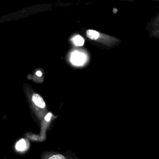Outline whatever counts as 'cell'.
<instances>
[{"label": "cell", "mask_w": 159, "mask_h": 159, "mask_svg": "<svg viewBox=\"0 0 159 159\" xmlns=\"http://www.w3.org/2000/svg\"><path fill=\"white\" fill-rule=\"evenodd\" d=\"M86 35L89 39L108 50L117 47L122 43V40L117 37L93 29L86 30Z\"/></svg>", "instance_id": "1"}, {"label": "cell", "mask_w": 159, "mask_h": 159, "mask_svg": "<svg viewBox=\"0 0 159 159\" xmlns=\"http://www.w3.org/2000/svg\"><path fill=\"white\" fill-rule=\"evenodd\" d=\"M39 159H80L74 152L71 151L59 152L55 150L43 151Z\"/></svg>", "instance_id": "2"}, {"label": "cell", "mask_w": 159, "mask_h": 159, "mask_svg": "<svg viewBox=\"0 0 159 159\" xmlns=\"http://www.w3.org/2000/svg\"><path fill=\"white\" fill-rule=\"evenodd\" d=\"M145 28L150 37L159 39V11L146 24Z\"/></svg>", "instance_id": "3"}, {"label": "cell", "mask_w": 159, "mask_h": 159, "mask_svg": "<svg viewBox=\"0 0 159 159\" xmlns=\"http://www.w3.org/2000/svg\"><path fill=\"white\" fill-rule=\"evenodd\" d=\"M71 61L75 65H81L86 61L85 55L79 52H75L72 53L71 57Z\"/></svg>", "instance_id": "4"}, {"label": "cell", "mask_w": 159, "mask_h": 159, "mask_svg": "<svg viewBox=\"0 0 159 159\" xmlns=\"http://www.w3.org/2000/svg\"><path fill=\"white\" fill-rule=\"evenodd\" d=\"M32 101L37 107L40 109H44L45 107V102L39 94L34 93L32 96Z\"/></svg>", "instance_id": "5"}, {"label": "cell", "mask_w": 159, "mask_h": 159, "mask_svg": "<svg viewBox=\"0 0 159 159\" xmlns=\"http://www.w3.org/2000/svg\"><path fill=\"white\" fill-rule=\"evenodd\" d=\"M27 147V143L24 139H20L17 142L16 145V148L19 152L24 151L25 150H26Z\"/></svg>", "instance_id": "6"}, {"label": "cell", "mask_w": 159, "mask_h": 159, "mask_svg": "<svg viewBox=\"0 0 159 159\" xmlns=\"http://www.w3.org/2000/svg\"><path fill=\"white\" fill-rule=\"evenodd\" d=\"M73 41L76 45L82 46L84 44V39L80 35H76L73 39Z\"/></svg>", "instance_id": "7"}, {"label": "cell", "mask_w": 159, "mask_h": 159, "mask_svg": "<svg viewBox=\"0 0 159 159\" xmlns=\"http://www.w3.org/2000/svg\"><path fill=\"white\" fill-rule=\"evenodd\" d=\"M51 116H52V114H51V113H48V114H47V115L45 116V121H47V122L50 121V118H51Z\"/></svg>", "instance_id": "8"}, {"label": "cell", "mask_w": 159, "mask_h": 159, "mask_svg": "<svg viewBox=\"0 0 159 159\" xmlns=\"http://www.w3.org/2000/svg\"><path fill=\"white\" fill-rule=\"evenodd\" d=\"M36 75H37V76H42V72H41L40 71H37L36 72Z\"/></svg>", "instance_id": "9"}]
</instances>
